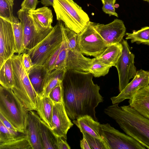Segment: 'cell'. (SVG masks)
<instances>
[{"instance_id": "obj_1", "label": "cell", "mask_w": 149, "mask_h": 149, "mask_svg": "<svg viewBox=\"0 0 149 149\" xmlns=\"http://www.w3.org/2000/svg\"><path fill=\"white\" fill-rule=\"evenodd\" d=\"M93 77L89 72L66 71L62 82L63 102L70 119L88 115L98 121L95 109L104 100Z\"/></svg>"}, {"instance_id": "obj_2", "label": "cell", "mask_w": 149, "mask_h": 149, "mask_svg": "<svg viewBox=\"0 0 149 149\" xmlns=\"http://www.w3.org/2000/svg\"><path fill=\"white\" fill-rule=\"evenodd\" d=\"M104 111L126 134L149 149V119L130 105L120 107L116 103L108 106Z\"/></svg>"}, {"instance_id": "obj_3", "label": "cell", "mask_w": 149, "mask_h": 149, "mask_svg": "<svg viewBox=\"0 0 149 149\" xmlns=\"http://www.w3.org/2000/svg\"><path fill=\"white\" fill-rule=\"evenodd\" d=\"M22 54H14L12 56L14 79V84L12 89L28 111H36L38 94L23 67Z\"/></svg>"}, {"instance_id": "obj_4", "label": "cell", "mask_w": 149, "mask_h": 149, "mask_svg": "<svg viewBox=\"0 0 149 149\" xmlns=\"http://www.w3.org/2000/svg\"><path fill=\"white\" fill-rule=\"evenodd\" d=\"M28 111L12 88L0 86V113L19 132L24 133Z\"/></svg>"}, {"instance_id": "obj_5", "label": "cell", "mask_w": 149, "mask_h": 149, "mask_svg": "<svg viewBox=\"0 0 149 149\" xmlns=\"http://www.w3.org/2000/svg\"><path fill=\"white\" fill-rule=\"evenodd\" d=\"M52 6L57 20L78 34L90 21L87 14L73 0H54Z\"/></svg>"}, {"instance_id": "obj_6", "label": "cell", "mask_w": 149, "mask_h": 149, "mask_svg": "<svg viewBox=\"0 0 149 149\" xmlns=\"http://www.w3.org/2000/svg\"><path fill=\"white\" fill-rule=\"evenodd\" d=\"M64 23L58 21L47 36L32 49L26 51L34 65H43L52 54L61 45Z\"/></svg>"}, {"instance_id": "obj_7", "label": "cell", "mask_w": 149, "mask_h": 149, "mask_svg": "<svg viewBox=\"0 0 149 149\" xmlns=\"http://www.w3.org/2000/svg\"><path fill=\"white\" fill-rule=\"evenodd\" d=\"M78 34L70 30L65 33L68 52L65 68L67 70H76L89 72L94 60L84 56L78 46L77 38Z\"/></svg>"}, {"instance_id": "obj_8", "label": "cell", "mask_w": 149, "mask_h": 149, "mask_svg": "<svg viewBox=\"0 0 149 149\" xmlns=\"http://www.w3.org/2000/svg\"><path fill=\"white\" fill-rule=\"evenodd\" d=\"M28 11L21 8L17 13L23 28L24 44L26 51L32 49L38 44L53 28L46 29L36 24L29 15Z\"/></svg>"}, {"instance_id": "obj_9", "label": "cell", "mask_w": 149, "mask_h": 149, "mask_svg": "<svg viewBox=\"0 0 149 149\" xmlns=\"http://www.w3.org/2000/svg\"><path fill=\"white\" fill-rule=\"evenodd\" d=\"M99 132L108 149H146L134 138L122 133L109 123L100 124Z\"/></svg>"}, {"instance_id": "obj_10", "label": "cell", "mask_w": 149, "mask_h": 149, "mask_svg": "<svg viewBox=\"0 0 149 149\" xmlns=\"http://www.w3.org/2000/svg\"><path fill=\"white\" fill-rule=\"evenodd\" d=\"M77 41L83 54L95 58L99 56L108 46L95 29L90 21L83 31L78 34Z\"/></svg>"}, {"instance_id": "obj_11", "label": "cell", "mask_w": 149, "mask_h": 149, "mask_svg": "<svg viewBox=\"0 0 149 149\" xmlns=\"http://www.w3.org/2000/svg\"><path fill=\"white\" fill-rule=\"evenodd\" d=\"M122 53L115 66L119 77V90L121 92L129 83L130 79L136 75L137 71L134 65V55L131 51L127 40L123 39L121 42Z\"/></svg>"}, {"instance_id": "obj_12", "label": "cell", "mask_w": 149, "mask_h": 149, "mask_svg": "<svg viewBox=\"0 0 149 149\" xmlns=\"http://www.w3.org/2000/svg\"><path fill=\"white\" fill-rule=\"evenodd\" d=\"M12 23L0 17V66L16 53Z\"/></svg>"}, {"instance_id": "obj_13", "label": "cell", "mask_w": 149, "mask_h": 149, "mask_svg": "<svg viewBox=\"0 0 149 149\" xmlns=\"http://www.w3.org/2000/svg\"><path fill=\"white\" fill-rule=\"evenodd\" d=\"M96 31L108 45L120 43L125 35L126 28L123 21L115 19L111 23L104 24L91 22Z\"/></svg>"}, {"instance_id": "obj_14", "label": "cell", "mask_w": 149, "mask_h": 149, "mask_svg": "<svg viewBox=\"0 0 149 149\" xmlns=\"http://www.w3.org/2000/svg\"><path fill=\"white\" fill-rule=\"evenodd\" d=\"M73 125L67 113L63 103L54 104L50 129L54 135L67 140V132Z\"/></svg>"}, {"instance_id": "obj_15", "label": "cell", "mask_w": 149, "mask_h": 149, "mask_svg": "<svg viewBox=\"0 0 149 149\" xmlns=\"http://www.w3.org/2000/svg\"><path fill=\"white\" fill-rule=\"evenodd\" d=\"M149 85V71L141 69L116 96L111 97L113 104L119 103L126 99H131L140 89Z\"/></svg>"}, {"instance_id": "obj_16", "label": "cell", "mask_w": 149, "mask_h": 149, "mask_svg": "<svg viewBox=\"0 0 149 149\" xmlns=\"http://www.w3.org/2000/svg\"><path fill=\"white\" fill-rule=\"evenodd\" d=\"M41 120L37 112L28 111L24 134L32 149H43L40 134Z\"/></svg>"}, {"instance_id": "obj_17", "label": "cell", "mask_w": 149, "mask_h": 149, "mask_svg": "<svg viewBox=\"0 0 149 149\" xmlns=\"http://www.w3.org/2000/svg\"><path fill=\"white\" fill-rule=\"evenodd\" d=\"M128 102L139 113L149 119V85L139 90Z\"/></svg>"}, {"instance_id": "obj_18", "label": "cell", "mask_w": 149, "mask_h": 149, "mask_svg": "<svg viewBox=\"0 0 149 149\" xmlns=\"http://www.w3.org/2000/svg\"><path fill=\"white\" fill-rule=\"evenodd\" d=\"M54 103L48 97L38 94L36 111L40 118L50 129Z\"/></svg>"}, {"instance_id": "obj_19", "label": "cell", "mask_w": 149, "mask_h": 149, "mask_svg": "<svg viewBox=\"0 0 149 149\" xmlns=\"http://www.w3.org/2000/svg\"><path fill=\"white\" fill-rule=\"evenodd\" d=\"M72 122L79 129L90 135L100 139L105 144L108 149L106 144L101 137L99 132L100 124L95 120L91 116L86 115L73 120Z\"/></svg>"}, {"instance_id": "obj_20", "label": "cell", "mask_w": 149, "mask_h": 149, "mask_svg": "<svg viewBox=\"0 0 149 149\" xmlns=\"http://www.w3.org/2000/svg\"><path fill=\"white\" fill-rule=\"evenodd\" d=\"M49 73L42 65H34L28 72L31 83L37 94L42 93L45 81Z\"/></svg>"}, {"instance_id": "obj_21", "label": "cell", "mask_w": 149, "mask_h": 149, "mask_svg": "<svg viewBox=\"0 0 149 149\" xmlns=\"http://www.w3.org/2000/svg\"><path fill=\"white\" fill-rule=\"evenodd\" d=\"M29 15L37 24L46 29H52L53 15L52 10L47 6L29 10Z\"/></svg>"}, {"instance_id": "obj_22", "label": "cell", "mask_w": 149, "mask_h": 149, "mask_svg": "<svg viewBox=\"0 0 149 149\" xmlns=\"http://www.w3.org/2000/svg\"><path fill=\"white\" fill-rule=\"evenodd\" d=\"M122 50L121 42L109 45L102 54L95 58L112 66L115 67L122 55Z\"/></svg>"}, {"instance_id": "obj_23", "label": "cell", "mask_w": 149, "mask_h": 149, "mask_svg": "<svg viewBox=\"0 0 149 149\" xmlns=\"http://www.w3.org/2000/svg\"><path fill=\"white\" fill-rule=\"evenodd\" d=\"M67 70L65 68L54 69L49 73L46 78L43 91L41 94L43 96L48 97L51 91L62 82Z\"/></svg>"}, {"instance_id": "obj_24", "label": "cell", "mask_w": 149, "mask_h": 149, "mask_svg": "<svg viewBox=\"0 0 149 149\" xmlns=\"http://www.w3.org/2000/svg\"><path fill=\"white\" fill-rule=\"evenodd\" d=\"M0 84L3 86L9 88H12L14 85L12 57L8 59L0 67Z\"/></svg>"}, {"instance_id": "obj_25", "label": "cell", "mask_w": 149, "mask_h": 149, "mask_svg": "<svg viewBox=\"0 0 149 149\" xmlns=\"http://www.w3.org/2000/svg\"><path fill=\"white\" fill-rule=\"evenodd\" d=\"M40 134L43 149H57V136L41 119Z\"/></svg>"}, {"instance_id": "obj_26", "label": "cell", "mask_w": 149, "mask_h": 149, "mask_svg": "<svg viewBox=\"0 0 149 149\" xmlns=\"http://www.w3.org/2000/svg\"><path fill=\"white\" fill-rule=\"evenodd\" d=\"M18 18L14 17L12 24L14 37L16 52L18 54L25 52L24 44V34L22 25Z\"/></svg>"}, {"instance_id": "obj_27", "label": "cell", "mask_w": 149, "mask_h": 149, "mask_svg": "<svg viewBox=\"0 0 149 149\" xmlns=\"http://www.w3.org/2000/svg\"><path fill=\"white\" fill-rule=\"evenodd\" d=\"M125 35V39L130 40L131 43L149 46V26L142 27L138 31L134 30L132 33H127Z\"/></svg>"}, {"instance_id": "obj_28", "label": "cell", "mask_w": 149, "mask_h": 149, "mask_svg": "<svg viewBox=\"0 0 149 149\" xmlns=\"http://www.w3.org/2000/svg\"><path fill=\"white\" fill-rule=\"evenodd\" d=\"M0 149H32L25 134L11 140L0 143Z\"/></svg>"}, {"instance_id": "obj_29", "label": "cell", "mask_w": 149, "mask_h": 149, "mask_svg": "<svg viewBox=\"0 0 149 149\" xmlns=\"http://www.w3.org/2000/svg\"><path fill=\"white\" fill-rule=\"evenodd\" d=\"M65 26L64 23L62 27L63 40L61 48L54 65L53 70L54 69H61L65 68L68 49L65 37Z\"/></svg>"}, {"instance_id": "obj_30", "label": "cell", "mask_w": 149, "mask_h": 149, "mask_svg": "<svg viewBox=\"0 0 149 149\" xmlns=\"http://www.w3.org/2000/svg\"><path fill=\"white\" fill-rule=\"evenodd\" d=\"M112 66L94 58L89 72L95 77L104 76L109 72Z\"/></svg>"}, {"instance_id": "obj_31", "label": "cell", "mask_w": 149, "mask_h": 149, "mask_svg": "<svg viewBox=\"0 0 149 149\" xmlns=\"http://www.w3.org/2000/svg\"><path fill=\"white\" fill-rule=\"evenodd\" d=\"M14 0H0V17L12 23L14 16L13 14Z\"/></svg>"}, {"instance_id": "obj_32", "label": "cell", "mask_w": 149, "mask_h": 149, "mask_svg": "<svg viewBox=\"0 0 149 149\" xmlns=\"http://www.w3.org/2000/svg\"><path fill=\"white\" fill-rule=\"evenodd\" d=\"M24 134L9 129L0 121V143L10 141Z\"/></svg>"}, {"instance_id": "obj_33", "label": "cell", "mask_w": 149, "mask_h": 149, "mask_svg": "<svg viewBox=\"0 0 149 149\" xmlns=\"http://www.w3.org/2000/svg\"><path fill=\"white\" fill-rule=\"evenodd\" d=\"M80 132L88 143L91 149H107L104 143L101 140L80 130Z\"/></svg>"}, {"instance_id": "obj_34", "label": "cell", "mask_w": 149, "mask_h": 149, "mask_svg": "<svg viewBox=\"0 0 149 149\" xmlns=\"http://www.w3.org/2000/svg\"><path fill=\"white\" fill-rule=\"evenodd\" d=\"M48 97L54 104L63 103L62 82L51 91Z\"/></svg>"}, {"instance_id": "obj_35", "label": "cell", "mask_w": 149, "mask_h": 149, "mask_svg": "<svg viewBox=\"0 0 149 149\" xmlns=\"http://www.w3.org/2000/svg\"><path fill=\"white\" fill-rule=\"evenodd\" d=\"M22 62L24 69L28 74L34 65L32 62L30 56L26 52L23 53Z\"/></svg>"}, {"instance_id": "obj_36", "label": "cell", "mask_w": 149, "mask_h": 149, "mask_svg": "<svg viewBox=\"0 0 149 149\" xmlns=\"http://www.w3.org/2000/svg\"><path fill=\"white\" fill-rule=\"evenodd\" d=\"M103 4L102 8L104 13L109 14V16L114 15L118 17V14L115 11L114 4L111 2H107Z\"/></svg>"}, {"instance_id": "obj_37", "label": "cell", "mask_w": 149, "mask_h": 149, "mask_svg": "<svg viewBox=\"0 0 149 149\" xmlns=\"http://www.w3.org/2000/svg\"><path fill=\"white\" fill-rule=\"evenodd\" d=\"M38 2V0H24L21 4V8L28 10H35Z\"/></svg>"}, {"instance_id": "obj_38", "label": "cell", "mask_w": 149, "mask_h": 149, "mask_svg": "<svg viewBox=\"0 0 149 149\" xmlns=\"http://www.w3.org/2000/svg\"><path fill=\"white\" fill-rule=\"evenodd\" d=\"M57 149H70V147L67 142L66 139L63 138L57 137Z\"/></svg>"}, {"instance_id": "obj_39", "label": "cell", "mask_w": 149, "mask_h": 149, "mask_svg": "<svg viewBox=\"0 0 149 149\" xmlns=\"http://www.w3.org/2000/svg\"><path fill=\"white\" fill-rule=\"evenodd\" d=\"M0 121H1L4 125L9 129L13 131L18 132L11 123L1 113H0Z\"/></svg>"}, {"instance_id": "obj_40", "label": "cell", "mask_w": 149, "mask_h": 149, "mask_svg": "<svg viewBox=\"0 0 149 149\" xmlns=\"http://www.w3.org/2000/svg\"><path fill=\"white\" fill-rule=\"evenodd\" d=\"M80 146L82 149H91L87 140L84 137L80 141Z\"/></svg>"}, {"instance_id": "obj_41", "label": "cell", "mask_w": 149, "mask_h": 149, "mask_svg": "<svg viewBox=\"0 0 149 149\" xmlns=\"http://www.w3.org/2000/svg\"><path fill=\"white\" fill-rule=\"evenodd\" d=\"M54 0H40L41 3L44 6H53Z\"/></svg>"}, {"instance_id": "obj_42", "label": "cell", "mask_w": 149, "mask_h": 149, "mask_svg": "<svg viewBox=\"0 0 149 149\" xmlns=\"http://www.w3.org/2000/svg\"><path fill=\"white\" fill-rule=\"evenodd\" d=\"M103 4L104 3L107 2H110L114 4L116 3V0H101Z\"/></svg>"}, {"instance_id": "obj_43", "label": "cell", "mask_w": 149, "mask_h": 149, "mask_svg": "<svg viewBox=\"0 0 149 149\" xmlns=\"http://www.w3.org/2000/svg\"><path fill=\"white\" fill-rule=\"evenodd\" d=\"M143 1H148V0H143Z\"/></svg>"}, {"instance_id": "obj_44", "label": "cell", "mask_w": 149, "mask_h": 149, "mask_svg": "<svg viewBox=\"0 0 149 149\" xmlns=\"http://www.w3.org/2000/svg\"><path fill=\"white\" fill-rule=\"evenodd\" d=\"M148 2H149V0H148Z\"/></svg>"}]
</instances>
